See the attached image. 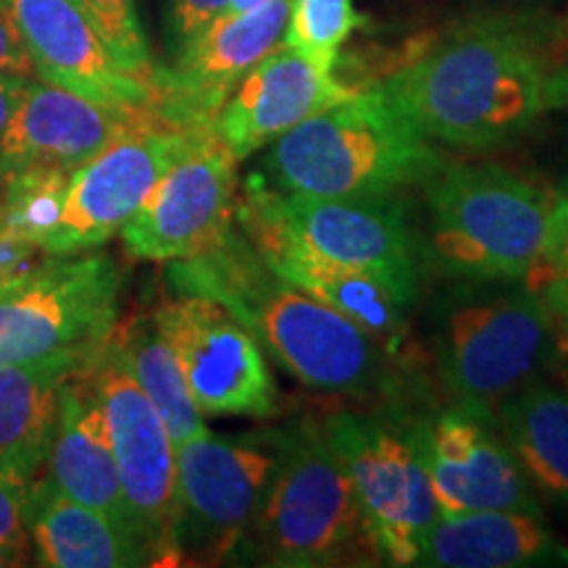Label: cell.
Wrapping results in <instances>:
<instances>
[{
	"instance_id": "cell-1",
	"label": "cell",
	"mask_w": 568,
	"mask_h": 568,
	"mask_svg": "<svg viewBox=\"0 0 568 568\" xmlns=\"http://www.w3.org/2000/svg\"><path fill=\"white\" fill-rule=\"evenodd\" d=\"M174 264L180 293L211 297L230 308L276 364L314 393L366 400L393 385L382 351L385 339L280 280L234 232L216 251Z\"/></svg>"
},
{
	"instance_id": "cell-2",
	"label": "cell",
	"mask_w": 568,
	"mask_h": 568,
	"mask_svg": "<svg viewBox=\"0 0 568 568\" xmlns=\"http://www.w3.org/2000/svg\"><path fill=\"white\" fill-rule=\"evenodd\" d=\"M548 71L537 34L493 19L450 32L382 90L424 138L493 148L516 140L548 111Z\"/></svg>"
},
{
	"instance_id": "cell-3",
	"label": "cell",
	"mask_w": 568,
	"mask_h": 568,
	"mask_svg": "<svg viewBox=\"0 0 568 568\" xmlns=\"http://www.w3.org/2000/svg\"><path fill=\"white\" fill-rule=\"evenodd\" d=\"M439 161L385 90L355 92L274 140V187L305 197H389L432 180Z\"/></svg>"
},
{
	"instance_id": "cell-4",
	"label": "cell",
	"mask_w": 568,
	"mask_h": 568,
	"mask_svg": "<svg viewBox=\"0 0 568 568\" xmlns=\"http://www.w3.org/2000/svg\"><path fill=\"white\" fill-rule=\"evenodd\" d=\"M556 316L524 280H464L437 305V374L453 403L493 410L550 372Z\"/></svg>"
},
{
	"instance_id": "cell-5",
	"label": "cell",
	"mask_w": 568,
	"mask_h": 568,
	"mask_svg": "<svg viewBox=\"0 0 568 568\" xmlns=\"http://www.w3.org/2000/svg\"><path fill=\"white\" fill-rule=\"evenodd\" d=\"M276 468L255 531L272 566L322 568L372 564L376 548L351 474L314 424L274 435Z\"/></svg>"
},
{
	"instance_id": "cell-6",
	"label": "cell",
	"mask_w": 568,
	"mask_h": 568,
	"mask_svg": "<svg viewBox=\"0 0 568 568\" xmlns=\"http://www.w3.org/2000/svg\"><path fill=\"white\" fill-rule=\"evenodd\" d=\"M429 240L458 280H529L545 264L550 197L495 163L458 166L429 187Z\"/></svg>"
},
{
	"instance_id": "cell-7",
	"label": "cell",
	"mask_w": 568,
	"mask_h": 568,
	"mask_svg": "<svg viewBox=\"0 0 568 568\" xmlns=\"http://www.w3.org/2000/svg\"><path fill=\"white\" fill-rule=\"evenodd\" d=\"M322 432L351 474L376 556L389 566H416L418 545L439 516L424 424L339 410Z\"/></svg>"
},
{
	"instance_id": "cell-8",
	"label": "cell",
	"mask_w": 568,
	"mask_h": 568,
	"mask_svg": "<svg viewBox=\"0 0 568 568\" xmlns=\"http://www.w3.org/2000/svg\"><path fill=\"white\" fill-rule=\"evenodd\" d=\"M122 276L109 255H53L0 280V366L92 351L116 326Z\"/></svg>"
},
{
	"instance_id": "cell-9",
	"label": "cell",
	"mask_w": 568,
	"mask_h": 568,
	"mask_svg": "<svg viewBox=\"0 0 568 568\" xmlns=\"http://www.w3.org/2000/svg\"><path fill=\"white\" fill-rule=\"evenodd\" d=\"M88 376L101 400L126 506L153 558H180L176 550V445L148 400L122 353L113 329L90 353Z\"/></svg>"
},
{
	"instance_id": "cell-10",
	"label": "cell",
	"mask_w": 568,
	"mask_h": 568,
	"mask_svg": "<svg viewBox=\"0 0 568 568\" xmlns=\"http://www.w3.org/2000/svg\"><path fill=\"white\" fill-rule=\"evenodd\" d=\"M237 159L213 126L197 132L122 226L126 253L145 261H187L216 251L232 234Z\"/></svg>"
},
{
	"instance_id": "cell-11",
	"label": "cell",
	"mask_w": 568,
	"mask_h": 568,
	"mask_svg": "<svg viewBox=\"0 0 568 568\" xmlns=\"http://www.w3.org/2000/svg\"><path fill=\"white\" fill-rule=\"evenodd\" d=\"M153 324L172 345L197 410L203 416H274L280 408L274 376L251 326L203 295L161 303Z\"/></svg>"
},
{
	"instance_id": "cell-12",
	"label": "cell",
	"mask_w": 568,
	"mask_h": 568,
	"mask_svg": "<svg viewBox=\"0 0 568 568\" xmlns=\"http://www.w3.org/2000/svg\"><path fill=\"white\" fill-rule=\"evenodd\" d=\"M201 130L205 126H187L161 116L113 140L77 166L71 172L59 224L42 240L40 251L74 255L109 243Z\"/></svg>"
},
{
	"instance_id": "cell-13",
	"label": "cell",
	"mask_w": 568,
	"mask_h": 568,
	"mask_svg": "<svg viewBox=\"0 0 568 568\" xmlns=\"http://www.w3.org/2000/svg\"><path fill=\"white\" fill-rule=\"evenodd\" d=\"M276 468V445L226 439L205 432L176 447V550L193 545L222 558L255 529L261 503Z\"/></svg>"
},
{
	"instance_id": "cell-14",
	"label": "cell",
	"mask_w": 568,
	"mask_h": 568,
	"mask_svg": "<svg viewBox=\"0 0 568 568\" xmlns=\"http://www.w3.org/2000/svg\"><path fill=\"white\" fill-rule=\"evenodd\" d=\"M424 450L443 516L477 510L542 516L535 485L503 439L493 410L453 403L424 424Z\"/></svg>"
},
{
	"instance_id": "cell-15",
	"label": "cell",
	"mask_w": 568,
	"mask_h": 568,
	"mask_svg": "<svg viewBox=\"0 0 568 568\" xmlns=\"http://www.w3.org/2000/svg\"><path fill=\"white\" fill-rule=\"evenodd\" d=\"M293 0H266L251 11L222 13L187 40L172 71H155L159 109L187 126H213L230 92L276 51Z\"/></svg>"
},
{
	"instance_id": "cell-16",
	"label": "cell",
	"mask_w": 568,
	"mask_h": 568,
	"mask_svg": "<svg viewBox=\"0 0 568 568\" xmlns=\"http://www.w3.org/2000/svg\"><path fill=\"white\" fill-rule=\"evenodd\" d=\"M161 116L166 113L159 105H103L30 77L0 138V180L24 166H61L74 172L113 140Z\"/></svg>"
},
{
	"instance_id": "cell-17",
	"label": "cell",
	"mask_w": 568,
	"mask_h": 568,
	"mask_svg": "<svg viewBox=\"0 0 568 568\" xmlns=\"http://www.w3.org/2000/svg\"><path fill=\"white\" fill-rule=\"evenodd\" d=\"M280 209L305 245L337 264L385 282L408 308L418 290V258L406 219L387 197H305L280 193Z\"/></svg>"
},
{
	"instance_id": "cell-18",
	"label": "cell",
	"mask_w": 568,
	"mask_h": 568,
	"mask_svg": "<svg viewBox=\"0 0 568 568\" xmlns=\"http://www.w3.org/2000/svg\"><path fill=\"white\" fill-rule=\"evenodd\" d=\"M42 82L119 109L159 105V88L113 59L74 0H3Z\"/></svg>"
},
{
	"instance_id": "cell-19",
	"label": "cell",
	"mask_w": 568,
	"mask_h": 568,
	"mask_svg": "<svg viewBox=\"0 0 568 568\" xmlns=\"http://www.w3.org/2000/svg\"><path fill=\"white\" fill-rule=\"evenodd\" d=\"M355 92L358 90L339 82L332 69L318 67L284 45L261 59L234 84L222 111L216 113L213 130L234 159L243 161L308 116L347 101Z\"/></svg>"
},
{
	"instance_id": "cell-20",
	"label": "cell",
	"mask_w": 568,
	"mask_h": 568,
	"mask_svg": "<svg viewBox=\"0 0 568 568\" xmlns=\"http://www.w3.org/2000/svg\"><path fill=\"white\" fill-rule=\"evenodd\" d=\"M84 364L74 368L61 385L59 422H55L51 456L45 464V481L61 495L101 510L119 527L140 535L126 506L122 479H119L101 400L92 389Z\"/></svg>"
},
{
	"instance_id": "cell-21",
	"label": "cell",
	"mask_w": 568,
	"mask_h": 568,
	"mask_svg": "<svg viewBox=\"0 0 568 568\" xmlns=\"http://www.w3.org/2000/svg\"><path fill=\"white\" fill-rule=\"evenodd\" d=\"M30 545L48 568H130L153 564V552L138 531H130L53 489L32 481Z\"/></svg>"
},
{
	"instance_id": "cell-22",
	"label": "cell",
	"mask_w": 568,
	"mask_h": 568,
	"mask_svg": "<svg viewBox=\"0 0 568 568\" xmlns=\"http://www.w3.org/2000/svg\"><path fill=\"white\" fill-rule=\"evenodd\" d=\"M92 351H67L30 364L0 366V468L30 481L40 479V471L45 474L61 385Z\"/></svg>"
},
{
	"instance_id": "cell-23",
	"label": "cell",
	"mask_w": 568,
	"mask_h": 568,
	"mask_svg": "<svg viewBox=\"0 0 568 568\" xmlns=\"http://www.w3.org/2000/svg\"><path fill=\"white\" fill-rule=\"evenodd\" d=\"M542 516L516 510H477L435 518L418 545L416 566L429 568H521L552 556Z\"/></svg>"
},
{
	"instance_id": "cell-24",
	"label": "cell",
	"mask_w": 568,
	"mask_h": 568,
	"mask_svg": "<svg viewBox=\"0 0 568 568\" xmlns=\"http://www.w3.org/2000/svg\"><path fill=\"white\" fill-rule=\"evenodd\" d=\"M497 408V429L531 485L568 506V389L535 379Z\"/></svg>"
},
{
	"instance_id": "cell-25",
	"label": "cell",
	"mask_w": 568,
	"mask_h": 568,
	"mask_svg": "<svg viewBox=\"0 0 568 568\" xmlns=\"http://www.w3.org/2000/svg\"><path fill=\"white\" fill-rule=\"evenodd\" d=\"M119 353H122L126 368L138 382L153 408L166 424L174 445L180 447L187 439L205 435L203 414L197 410L187 382L180 368V361L161 335L153 318H132L126 324L113 326Z\"/></svg>"
},
{
	"instance_id": "cell-26",
	"label": "cell",
	"mask_w": 568,
	"mask_h": 568,
	"mask_svg": "<svg viewBox=\"0 0 568 568\" xmlns=\"http://www.w3.org/2000/svg\"><path fill=\"white\" fill-rule=\"evenodd\" d=\"M71 172L61 166H24L0 180V219L34 247L53 232L67 201Z\"/></svg>"
},
{
	"instance_id": "cell-27",
	"label": "cell",
	"mask_w": 568,
	"mask_h": 568,
	"mask_svg": "<svg viewBox=\"0 0 568 568\" xmlns=\"http://www.w3.org/2000/svg\"><path fill=\"white\" fill-rule=\"evenodd\" d=\"M361 24L364 17L353 9V0H293L284 45L335 71L339 48Z\"/></svg>"
},
{
	"instance_id": "cell-28",
	"label": "cell",
	"mask_w": 568,
	"mask_h": 568,
	"mask_svg": "<svg viewBox=\"0 0 568 568\" xmlns=\"http://www.w3.org/2000/svg\"><path fill=\"white\" fill-rule=\"evenodd\" d=\"M88 17L95 24L105 48L126 71L155 82V69L142 34L138 0H88Z\"/></svg>"
},
{
	"instance_id": "cell-29",
	"label": "cell",
	"mask_w": 568,
	"mask_h": 568,
	"mask_svg": "<svg viewBox=\"0 0 568 568\" xmlns=\"http://www.w3.org/2000/svg\"><path fill=\"white\" fill-rule=\"evenodd\" d=\"M32 481L0 468V542L30 550Z\"/></svg>"
},
{
	"instance_id": "cell-30",
	"label": "cell",
	"mask_w": 568,
	"mask_h": 568,
	"mask_svg": "<svg viewBox=\"0 0 568 568\" xmlns=\"http://www.w3.org/2000/svg\"><path fill=\"white\" fill-rule=\"evenodd\" d=\"M568 272V190H560L558 195L550 197V222H548V247H545V264L537 268L529 280L537 276Z\"/></svg>"
},
{
	"instance_id": "cell-31",
	"label": "cell",
	"mask_w": 568,
	"mask_h": 568,
	"mask_svg": "<svg viewBox=\"0 0 568 568\" xmlns=\"http://www.w3.org/2000/svg\"><path fill=\"white\" fill-rule=\"evenodd\" d=\"M230 0H174V27L184 40L195 38L213 19H219Z\"/></svg>"
},
{
	"instance_id": "cell-32",
	"label": "cell",
	"mask_w": 568,
	"mask_h": 568,
	"mask_svg": "<svg viewBox=\"0 0 568 568\" xmlns=\"http://www.w3.org/2000/svg\"><path fill=\"white\" fill-rule=\"evenodd\" d=\"M0 74L34 77L30 53H27L17 24H13L6 9H0Z\"/></svg>"
},
{
	"instance_id": "cell-33",
	"label": "cell",
	"mask_w": 568,
	"mask_h": 568,
	"mask_svg": "<svg viewBox=\"0 0 568 568\" xmlns=\"http://www.w3.org/2000/svg\"><path fill=\"white\" fill-rule=\"evenodd\" d=\"M34 251H38V247L27 243L19 234H13L9 226L3 224V219H0V280L21 272L27 261L32 258Z\"/></svg>"
},
{
	"instance_id": "cell-34",
	"label": "cell",
	"mask_w": 568,
	"mask_h": 568,
	"mask_svg": "<svg viewBox=\"0 0 568 568\" xmlns=\"http://www.w3.org/2000/svg\"><path fill=\"white\" fill-rule=\"evenodd\" d=\"M542 295V301L548 303L550 314L556 316L558 324L568 322V272H552L537 276L535 282H527Z\"/></svg>"
},
{
	"instance_id": "cell-35",
	"label": "cell",
	"mask_w": 568,
	"mask_h": 568,
	"mask_svg": "<svg viewBox=\"0 0 568 568\" xmlns=\"http://www.w3.org/2000/svg\"><path fill=\"white\" fill-rule=\"evenodd\" d=\"M545 103H548V109H568V55L548 71Z\"/></svg>"
},
{
	"instance_id": "cell-36",
	"label": "cell",
	"mask_w": 568,
	"mask_h": 568,
	"mask_svg": "<svg viewBox=\"0 0 568 568\" xmlns=\"http://www.w3.org/2000/svg\"><path fill=\"white\" fill-rule=\"evenodd\" d=\"M30 77H13V74H0V138H3L6 124H9L13 109H17L21 88Z\"/></svg>"
},
{
	"instance_id": "cell-37",
	"label": "cell",
	"mask_w": 568,
	"mask_h": 568,
	"mask_svg": "<svg viewBox=\"0 0 568 568\" xmlns=\"http://www.w3.org/2000/svg\"><path fill=\"white\" fill-rule=\"evenodd\" d=\"M550 372L556 374L560 387L568 389V322L566 324L556 322V347H552Z\"/></svg>"
},
{
	"instance_id": "cell-38",
	"label": "cell",
	"mask_w": 568,
	"mask_h": 568,
	"mask_svg": "<svg viewBox=\"0 0 568 568\" xmlns=\"http://www.w3.org/2000/svg\"><path fill=\"white\" fill-rule=\"evenodd\" d=\"M27 556H30V550H21V548H13V545L0 542V568H13V566L27 564Z\"/></svg>"
},
{
	"instance_id": "cell-39",
	"label": "cell",
	"mask_w": 568,
	"mask_h": 568,
	"mask_svg": "<svg viewBox=\"0 0 568 568\" xmlns=\"http://www.w3.org/2000/svg\"><path fill=\"white\" fill-rule=\"evenodd\" d=\"M266 3V0H230V6H226L224 13H240V11H251L255 6Z\"/></svg>"
},
{
	"instance_id": "cell-40",
	"label": "cell",
	"mask_w": 568,
	"mask_h": 568,
	"mask_svg": "<svg viewBox=\"0 0 568 568\" xmlns=\"http://www.w3.org/2000/svg\"><path fill=\"white\" fill-rule=\"evenodd\" d=\"M74 3H77V6H80V9H82L84 13H88V0H74Z\"/></svg>"
},
{
	"instance_id": "cell-41",
	"label": "cell",
	"mask_w": 568,
	"mask_h": 568,
	"mask_svg": "<svg viewBox=\"0 0 568 568\" xmlns=\"http://www.w3.org/2000/svg\"><path fill=\"white\" fill-rule=\"evenodd\" d=\"M0 9H3V0H0Z\"/></svg>"
}]
</instances>
